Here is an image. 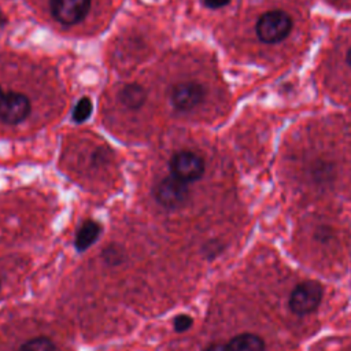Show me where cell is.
<instances>
[{"mask_svg":"<svg viewBox=\"0 0 351 351\" xmlns=\"http://www.w3.org/2000/svg\"><path fill=\"white\" fill-rule=\"evenodd\" d=\"M18 351H56V347L51 339L40 336L25 341Z\"/></svg>","mask_w":351,"mask_h":351,"instance_id":"8fae6325","label":"cell"},{"mask_svg":"<svg viewBox=\"0 0 351 351\" xmlns=\"http://www.w3.org/2000/svg\"><path fill=\"white\" fill-rule=\"evenodd\" d=\"M322 287L315 281H304L293 288L289 295V308L298 315L313 313L322 300Z\"/></svg>","mask_w":351,"mask_h":351,"instance_id":"277c9868","label":"cell"},{"mask_svg":"<svg viewBox=\"0 0 351 351\" xmlns=\"http://www.w3.org/2000/svg\"><path fill=\"white\" fill-rule=\"evenodd\" d=\"M30 110L32 104L26 95L8 90L0 101V121L7 125H18L29 117Z\"/></svg>","mask_w":351,"mask_h":351,"instance_id":"52a82bcc","label":"cell"},{"mask_svg":"<svg viewBox=\"0 0 351 351\" xmlns=\"http://www.w3.org/2000/svg\"><path fill=\"white\" fill-rule=\"evenodd\" d=\"M347 63H348V66L351 67V47H350V49H348V52H347Z\"/></svg>","mask_w":351,"mask_h":351,"instance_id":"e0dca14e","label":"cell"},{"mask_svg":"<svg viewBox=\"0 0 351 351\" xmlns=\"http://www.w3.org/2000/svg\"><path fill=\"white\" fill-rule=\"evenodd\" d=\"M4 90H3V88H1V85H0V101H1V99H3V96H4Z\"/></svg>","mask_w":351,"mask_h":351,"instance_id":"ac0fdd59","label":"cell"},{"mask_svg":"<svg viewBox=\"0 0 351 351\" xmlns=\"http://www.w3.org/2000/svg\"><path fill=\"white\" fill-rule=\"evenodd\" d=\"M92 110H93L92 100L89 97H81L73 108V114H71L73 121L77 123L85 122L92 115Z\"/></svg>","mask_w":351,"mask_h":351,"instance_id":"7c38bea8","label":"cell"},{"mask_svg":"<svg viewBox=\"0 0 351 351\" xmlns=\"http://www.w3.org/2000/svg\"><path fill=\"white\" fill-rule=\"evenodd\" d=\"M206 97L204 86L197 81H180L169 93L170 104L180 112H188L199 107Z\"/></svg>","mask_w":351,"mask_h":351,"instance_id":"7a4b0ae2","label":"cell"},{"mask_svg":"<svg viewBox=\"0 0 351 351\" xmlns=\"http://www.w3.org/2000/svg\"><path fill=\"white\" fill-rule=\"evenodd\" d=\"M188 196H189L188 184L176 178L171 174L162 178L155 188L156 202L162 207L169 210H174L184 206L188 200Z\"/></svg>","mask_w":351,"mask_h":351,"instance_id":"8992f818","label":"cell"},{"mask_svg":"<svg viewBox=\"0 0 351 351\" xmlns=\"http://www.w3.org/2000/svg\"><path fill=\"white\" fill-rule=\"evenodd\" d=\"M92 0H49L52 18L63 25L73 26L82 22L89 14Z\"/></svg>","mask_w":351,"mask_h":351,"instance_id":"5b68a950","label":"cell"},{"mask_svg":"<svg viewBox=\"0 0 351 351\" xmlns=\"http://www.w3.org/2000/svg\"><path fill=\"white\" fill-rule=\"evenodd\" d=\"M103 259L106 263L115 266L119 265L123 261V252L122 248L118 245H108L104 251H103Z\"/></svg>","mask_w":351,"mask_h":351,"instance_id":"4fadbf2b","label":"cell"},{"mask_svg":"<svg viewBox=\"0 0 351 351\" xmlns=\"http://www.w3.org/2000/svg\"><path fill=\"white\" fill-rule=\"evenodd\" d=\"M230 0H203L204 5L211 8V10H218V8H222L225 5L229 4Z\"/></svg>","mask_w":351,"mask_h":351,"instance_id":"9a60e30c","label":"cell"},{"mask_svg":"<svg viewBox=\"0 0 351 351\" xmlns=\"http://www.w3.org/2000/svg\"><path fill=\"white\" fill-rule=\"evenodd\" d=\"M192 324H193V319H192V317L188 315V314H178V315L173 319V326H174L176 332H180V333L188 330V329L192 326Z\"/></svg>","mask_w":351,"mask_h":351,"instance_id":"5bb4252c","label":"cell"},{"mask_svg":"<svg viewBox=\"0 0 351 351\" xmlns=\"http://www.w3.org/2000/svg\"><path fill=\"white\" fill-rule=\"evenodd\" d=\"M203 351H229L226 344H211L207 348H204Z\"/></svg>","mask_w":351,"mask_h":351,"instance_id":"2e32d148","label":"cell"},{"mask_svg":"<svg viewBox=\"0 0 351 351\" xmlns=\"http://www.w3.org/2000/svg\"><path fill=\"white\" fill-rule=\"evenodd\" d=\"M292 30V19L282 10H270L259 16L255 33L262 43L276 44L282 41Z\"/></svg>","mask_w":351,"mask_h":351,"instance_id":"6da1fadb","label":"cell"},{"mask_svg":"<svg viewBox=\"0 0 351 351\" xmlns=\"http://www.w3.org/2000/svg\"><path fill=\"white\" fill-rule=\"evenodd\" d=\"M169 167H170L171 176H174L176 178L186 184H191L203 177L206 165L200 155L185 149V151H178L171 156L169 162Z\"/></svg>","mask_w":351,"mask_h":351,"instance_id":"3957f363","label":"cell"},{"mask_svg":"<svg viewBox=\"0 0 351 351\" xmlns=\"http://www.w3.org/2000/svg\"><path fill=\"white\" fill-rule=\"evenodd\" d=\"M100 232H101V226L97 222L92 219L82 222L80 229L75 233V239H74L75 248L78 251L88 250L99 239Z\"/></svg>","mask_w":351,"mask_h":351,"instance_id":"ba28073f","label":"cell"},{"mask_svg":"<svg viewBox=\"0 0 351 351\" xmlns=\"http://www.w3.org/2000/svg\"><path fill=\"white\" fill-rule=\"evenodd\" d=\"M229 351H265V341L254 333H241L232 337L228 343Z\"/></svg>","mask_w":351,"mask_h":351,"instance_id":"9c48e42d","label":"cell"},{"mask_svg":"<svg viewBox=\"0 0 351 351\" xmlns=\"http://www.w3.org/2000/svg\"><path fill=\"white\" fill-rule=\"evenodd\" d=\"M145 99H147V93L144 88L138 84H126L119 90L121 103L130 110L140 108L144 104Z\"/></svg>","mask_w":351,"mask_h":351,"instance_id":"30bf717a","label":"cell"}]
</instances>
